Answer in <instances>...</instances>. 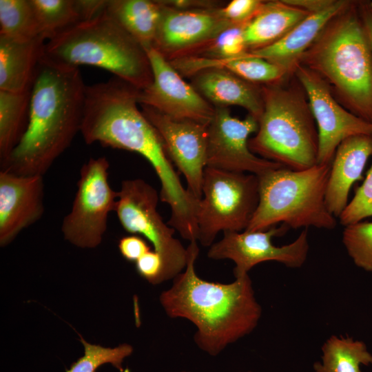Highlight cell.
I'll return each mask as SVG.
<instances>
[{
  "label": "cell",
  "mask_w": 372,
  "mask_h": 372,
  "mask_svg": "<svg viewBox=\"0 0 372 372\" xmlns=\"http://www.w3.org/2000/svg\"><path fill=\"white\" fill-rule=\"evenodd\" d=\"M138 92L116 76L85 85L80 132L87 144L99 143L147 160L161 182V200L171 208L168 225L188 231L196 225L200 199L183 187L161 136L138 108Z\"/></svg>",
  "instance_id": "6da1fadb"
},
{
  "label": "cell",
  "mask_w": 372,
  "mask_h": 372,
  "mask_svg": "<svg viewBox=\"0 0 372 372\" xmlns=\"http://www.w3.org/2000/svg\"><path fill=\"white\" fill-rule=\"evenodd\" d=\"M187 250L185 271L162 292L160 302L169 317L192 322L196 327L194 338L197 346L216 355L256 327L262 308L248 274L228 284L207 281L195 271L197 241H191Z\"/></svg>",
  "instance_id": "7a4b0ae2"
},
{
  "label": "cell",
  "mask_w": 372,
  "mask_h": 372,
  "mask_svg": "<svg viewBox=\"0 0 372 372\" xmlns=\"http://www.w3.org/2000/svg\"><path fill=\"white\" fill-rule=\"evenodd\" d=\"M85 85L79 68L40 61L31 89L26 129L1 170L43 176L80 132Z\"/></svg>",
  "instance_id": "3957f363"
},
{
  "label": "cell",
  "mask_w": 372,
  "mask_h": 372,
  "mask_svg": "<svg viewBox=\"0 0 372 372\" xmlns=\"http://www.w3.org/2000/svg\"><path fill=\"white\" fill-rule=\"evenodd\" d=\"M299 63L318 74L344 108L372 123V48L358 3L326 25Z\"/></svg>",
  "instance_id": "277c9868"
},
{
  "label": "cell",
  "mask_w": 372,
  "mask_h": 372,
  "mask_svg": "<svg viewBox=\"0 0 372 372\" xmlns=\"http://www.w3.org/2000/svg\"><path fill=\"white\" fill-rule=\"evenodd\" d=\"M41 61L68 68L83 65L98 67L139 90L152 81V68L144 48L105 10L48 39Z\"/></svg>",
  "instance_id": "5b68a950"
},
{
  "label": "cell",
  "mask_w": 372,
  "mask_h": 372,
  "mask_svg": "<svg viewBox=\"0 0 372 372\" xmlns=\"http://www.w3.org/2000/svg\"><path fill=\"white\" fill-rule=\"evenodd\" d=\"M261 86L264 108L258 131L248 141L250 150L293 170L317 165V127L307 94L294 74Z\"/></svg>",
  "instance_id": "8992f818"
},
{
  "label": "cell",
  "mask_w": 372,
  "mask_h": 372,
  "mask_svg": "<svg viewBox=\"0 0 372 372\" xmlns=\"http://www.w3.org/2000/svg\"><path fill=\"white\" fill-rule=\"evenodd\" d=\"M331 164L304 170L280 167L258 177L259 203L247 231L289 228L333 229L335 217L325 201Z\"/></svg>",
  "instance_id": "52a82bcc"
},
{
  "label": "cell",
  "mask_w": 372,
  "mask_h": 372,
  "mask_svg": "<svg viewBox=\"0 0 372 372\" xmlns=\"http://www.w3.org/2000/svg\"><path fill=\"white\" fill-rule=\"evenodd\" d=\"M196 221L198 240L210 247L220 231H245L259 203L256 175L206 167Z\"/></svg>",
  "instance_id": "ba28073f"
},
{
  "label": "cell",
  "mask_w": 372,
  "mask_h": 372,
  "mask_svg": "<svg viewBox=\"0 0 372 372\" xmlns=\"http://www.w3.org/2000/svg\"><path fill=\"white\" fill-rule=\"evenodd\" d=\"M157 191L141 178L123 180L118 192L115 212L128 233L141 235L150 242L163 262V281L173 279L185 268L187 250L163 221L157 210Z\"/></svg>",
  "instance_id": "9c48e42d"
},
{
  "label": "cell",
  "mask_w": 372,
  "mask_h": 372,
  "mask_svg": "<svg viewBox=\"0 0 372 372\" xmlns=\"http://www.w3.org/2000/svg\"><path fill=\"white\" fill-rule=\"evenodd\" d=\"M110 163L105 156L83 165L71 211L62 222L64 238L81 248H94L102 241L108 216L115 211L118 192L109 182Z\"/></svg>",
  "instance_id": "30bf717a"
},
{
  "label": "cell",
  "mask_w": 372,
  "mask_h": 372,
  "mask_svg": "<svg viewBox=\"0 0 372 372\" xmlns=\"http://www.w3.org/2000/svg\"><path fill=\"white\" fill-rule=\"evenodd\" d=\"M289 229L285 225L267 230L225 231L223 238L213 243L207 252L213 260L229 259L235 263V278L248 274L255 265L276 261L287 267L299 268L305 262L309 249L308 231L304 229L292 242L281 247L272 243V238L282 236Z\"/></svg>",
  "instance_id": "8fae6325"
},
{
  "label": "cell",
  "mask_w": 372,
  "mask_h": 372,
  "mask_svg": "<svg viewBox=\"0 0 372 372\" xmlns=\"http://www.w3.org/2000/svg\"><path fill=\"white\" fill-rule=\"evenodd\" d=\"M293 74L307 94L316 124L317 165L331 164L338 145L346 138L361 134L372 136V123L344 108L318 74L300 63Z\"/></svg>",
  "instance_id": "7c38bea8"
},
{
  "label": "cell",
  "mask_w": 372,
  "mask_h": 372,
  "mask_svg": "<svg viewBox=\"0 0 372 372\" xmlns=\"http://www.w3.org/2000/svg\"><path fill=\"white\" fill-rule=\"evenodd\" d=\"M258 129V120L250 114L240 119L234 117L227 107H215L207 127L206 167L258 176L282 167L250 150L249 136L256 134Z\"/></svg>",
  "instance_id": "4fadbf2b"
},
{
  "label": "cell",
  "mask_w": 372,
  "mask_h": 372,
  "mask_svg": "<svg viewBox=\"0 0 372 372\" xmlns=\"http://www.w3.org/2000/svg\"><path fill=\"white\" fill-rule=\"evenodd\" d=\"M145 51L152 68V81L139 90V105L152 107L174 119L209 125L215 107L183 80L158 50L150 47Z\"/></svg>",
  "instance_id": "5bb4252c"
},
{
  "label": "cell",
  "mask_w": 372,
  "mask_h": 372,
  "mask_svg": "<svg viewBox=\"0 0 372 372\" xmlns=\"http://www.w3.org/2000/svg\"><path fill=\"white\" fill-rule=\"evenodd\" d=\"M163 5L154 48L169 61L198 54L220 33L233 25L218 8L176 9Z\"/></svg>",
  "instance_id": "9a60e30c"
},
{
  "label": "cell",
  "mask_w": 372,
  "mask_h": 372,
  "mask_svg": "<svg viewBox=\"0 0 372 372\" xmlns=\"http://www.w3.org/2000/svg\"><path fill=\"white\" fill-rule=\"evenodd\" d=\"M141 107L143 114L161 136L170 160L185 176L187 190L200 199L207 166L208 125L174 119L152 107Z\"/></svg>",
  "instance_id": "2e32d148"
},
{
  "label": "cell",
  "mask_w": 372,
  "mask_h": 372,
  "mask_svg": "<svg viewBox=\"0 0 372 372\" xmlns=\"http://www.w3.org/2000/svg\"><path fill=\"white\" fill-rule=\"evenodd\" d=\"M43 176L0 172V245L10 243L44 212Z\"/></svg>",
  "instance_id": "e0dca14e"
},
{
  "label": "cell",
  "mask_w": 372,
  "mask_h": 372,
  "mask_svg": "<svg viewBox=\"0 0 372 372\" xmlns=\"http://www.w3.org/2000/svg\"><path fill=\"white\" fill-rule=\"evenodd\" d=\"M372 155V136L355 135L344 140L334 154L327 182L325 201L329 211L339 217L348 204L352 185L362 178Z\"/></svg>",
  "instance_id": "ac0fdd59"
},
{
  "label": "cell",
  "mask_w": 372,
  "mask_h": 372,
  "mask_svg": "<svg viewBox=\"0 0 372 372\" xmlns=\"http://www.w3.org/2000/svg\"><path fill=\"white\" fill-rule=\"evenodd\" d=\"M350 3L351 1L335 0L325 10L309 14L276 43L245 52L265 59L293 73L302 54L313 43L326 25Z\"/></svg>",
  "instance_id": "d6986e66"
},
{
  "label": "cell",
  "mask_w": 372,
  "mask_h": 372,
  "mask_svg": "<svg viewBox=\"0 0 372 372\" xmlns=\"http://www.w3.org/2000/svg\"><path fill=\"white\" fill-rule=\"evenodd\" d=\"M193 86L215 107L238 105L256 120L264 108L262 86L220 68H209L193 75Z\"/></svg>",
  "instance_id": "ffe728a7"
},
{
  "label": "cell",
  "mask_w": 372,
  "mask_h": 372,
  "mask_svg": "<svg viewBox=\"0 0 372 372\" xmlns=\"http://www.w3.org/2000/svg\"><path fill=\"white\" fill-rule=\"evenodd\" d=\"M47 40L45 34L28 41L0 37V90L23 92L32 87Z\"/></svg>",
  "instance_id": "44dd1931"
},
{
  "label": "cell",
  "mask_w": 372,
  "mask_h": 372,
  "mask_svg": "<svg viewBox=\"0 0 372 372\" xmlns=\"http://www.w3.org/2000/svg\"><path fill=\"white\" fill-rule=\"evenodd\" d=\"M309 14L284 0L265 1L258 12L245 28L247 51L276 43Z\"/></svg>",
  "instance_id": "7402d4cb"
},
{
  "label": "cell",
  "mask_w": 372,
  "mask_h": 372,
  "mask_svg": "<svg viewBox=\"0 0 372 372\" xmlns=\"http://www.w3.org/2000/svg\"><path fill=\"white\" fill-rule=\"evenodd\" d=\"M163 12L161 1L107 0L105 8L145 50L154 45Z\"/></svg>",
  "instance_id": "603a6c76"
},
{
  "label": "cell",
  "mask_w": 372,
  "mask_h": 372,
  "mask_svg": "<svg viewBox=\"0 0 372 372\" xmlns=\"http://www.w3.org/2000/svg\"><path fill=\"white\" fill-rule=\"evenodd\" d=\"M31 89L23 92L0 90V165L21 138L28 124Z\"/></svg>",
  "instance_id": "cb8c5ba5"
},
{
  "label": "cell",
  "mask_w": 372,
  "mask_h": 372,
  "mask_svg": "<svg viewBox=\"0 0 372 372\" xmlns=\"http://www.w3.org/2000/svg\"><path fill=\"white\" fill-rule=\"evenodd\" d=\"M322 351V362L313 364L316 372H361V364H372V355L365 344L351 337L332 335Z\"/></svg>",
  "instance_id": "d4e9b609"
},
{
  "label": "cell",
  "mask_w": 372,
  "mask_h": 372,
  "mask_svg": "<svg viewBox=\"0 0 372 372\" xmlns=\"http://www.w3.org/2000/svg\"><path fill=\"white\" fill-rule=\"evenodd\" d=\"M42 34L31 0H0V37L28 41Z\"/></svg>",
  "instance_id": "484cf974"
},
{
  "label": "cell",
  "mask_w": 372,
  "mask_h": 372,
  "mask_svg": "<svg viewBox=\"0 0 372 372\" xmlns=\"http://www.w3.org/2000/svg\"><path fill=\"white\" fill-rule=\"evenodd\" d=\"M42 31L48 39L81 21L75 0H31Z\"/></svg>",
  "instance_id": "4316f807"
},
{
  "label": "cell",
  "mask_w": 372,
  "mask_h": 372,
  "mask_svg": "<svg viewBox=\"0 0 372 372\" xmlns=\"http://www.w3.org/2000/svg\"><path fill=\"white\" fill-rule=\"evenodd\" d=\"M84 346V355L72 363L66 372H96L101 365L110 363L124 372L122 367L123 360L132 354L133 349L127 344H123L114 348H106L92 344L81 338Z\"/></svg>",
  "instance_id": "83f0119b"
},
{
  "label": "cell",
  "mask_w": 372,
  "mask_h": 372,
  "mask_svg": "<svg viewBox=\"0 0 372 372\" xmlns=\"http://www.w3.org/2000/svg\"><path fill=\"white\" fill-rule=\"evenodd\" d=\"M342 242L355 265L372 273V222L346 226Z\"/></svg>",
  "instance_id": "f1b7e54d"
},
{
  "label": "cell",
  "mask_w": 372,
  "mask_h": 372,
  "mask_svg": "<svg viewBox=\"0 0 372 372\" xmlns=\"http://www.w3.org/2000/svg\"><path fill=\"white\" fill-rule=\"evenodd\" d=\"M247 25H234L220 33L198 54L195 56L222 59L239 56L247 52L245 28Z\"/></svg>",
  "instance_id": "f546056e"
},
{
  "label": "cell",
  "mask_w": 372,
  "mask_h": 372,
  "mask_svg": "<svg viewBox=\"0 0 372 372\" xmlns=\"http://www.w3.org/2000/svg\"><path fill=\"white\" fill-rule=\"evenodd\" d=\"M368 217H372V165L362 185L338 218L340 224L346 227Z\"/></svg>",
  "instance_id": "4dcf8cb0"
},
{
  "label": "cell",
  "mask_w": 372,
  "mask_h": 372,
  "mask_svg": "<svg viewBox=\"0 0 372 372\" xmlns=\"http://www.w3.org/2000/svg\"><path fill=\"white\" fill-rule=\"evenodd\" d=\"M265 1L233 0L219 8L220 15L235 25H247L258 12Z\"/></svg>",
  "instance_id": "1f68e13d"
},
{
  "label": "cell",
  "mask_w": 372,
  "mask_h": 372,
  "mask_svg": "<svg viewBox=\"0 0 372 372\" xmlns=\"http://www.w3.org/2000/svg\"><path fill=\"white\" fill-rule=\"evenodd\" d=\"M135 264L138 273L149 282L156 285L163 282V262L154 249L145 254Z\"/></svg>",
  "instance_id": "d6a6232c"
},
{
  "label": "cell",
  "mask_w": 372,
  "mask_h": 372,
  "mask_svg": "<svg viewBox=\"0 0 372 372\" xmlns=\"http://www.w3.org/2000/svg\"><path fill=\"white\" fill-rule=\"evenodd\" d=\"M118 246L122 256L127 261L134 262L151 250L145 239L136 234L121 238Z\"/></svg>",
  "instance_id": "836d02e7"
},
{
  "label": "cell",
  "mask_w": 372,
  "mask_h": 372,
  "mask_svg": "<svg viewBox=\"0 0 372 372\" xmlns=\"http://www.w3.org/2000/svg\"><path fill=\"white\" fill-rule=\"evenodd\" d=\"M107 0H75L81 21L90 20L104 12Z\"/></svg>",
  "instance_id": "e575fe53"
},
{
  "label": "cell",
  "mask_w": 372,
  "mask_h": 372,
  "mask_svg": "<svg viewBox=\"0 0 372 372\" xmlns=\"http://www.w3.org/2000/svg\"><path fill=\"white\" fill-rule=\"evenodd\" d=\"M284 1L311 14L325 10L331 6L335 0H284Z\"/></svg>",
  "instance_id": "d590c367"
},
{
  "label": "cell",
  "mask_w": 372,
  "mask_h": 372,
  "mask_svg": "<svg viewBox=\"0 0 372 372\" xmlns=\"http://www.w3.org/2000/svg\"><path fill=\"white\" fill-rule=\"evenodd\" d=\"M359 11L372 48V3H358Z\"/></svg>",
  "instance_id": "8d00e7d4"
},
{
  "label": "cell",
  "mask_w": 372,
  "mask_h": 372,
  "mask_svg": "<svg viewBox=\"0 0 372 372\" xmlns=\"http://www.w3.org/2000/svg\"><path fill=\"white\" fill-rule=\"evenodd\" d=\"M182 372H188V371H182ZM248 372H251V371H248Z\"/></svg>",
  "instance_id": "74e56055"
}]
</instances>
